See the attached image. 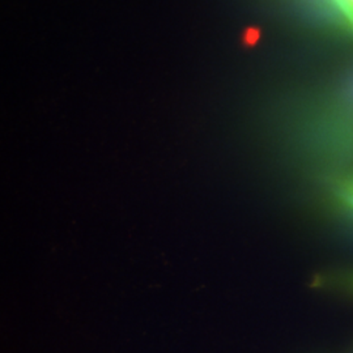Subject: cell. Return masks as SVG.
I'll return each instance as SVG.
<instances>
[{
    "mask_svg": "<svg viewBox=\"0 0 353 353\" xmlns=\"http://www.w3.org/2000/svg\"><path fill=\"white\" fill-rule=\"evenodd\" d=\"M316 284L319 285V288L334 290L353 299V270L323 275Z\"/></svg>",
    "mask_w": 353,
    "mask_h": 353,
    "instance_id": "1",
    "label": "cell"
},
{
    "mask_svg": "<svg viewBox=\"0 0 353 353\" xmlns=\"http://www.w3.org/2000/svg\"><path fill=\"white\" fill-rule=\"evenodd\" d=\"M345 192H347V195H348V196H350V198L353 201V179L347 183V186H345Z\"/></svg>",
    "mask_w": 353,
    "mask_h": 353,
    "instance_id": "2",
    "label": "cell"
}]
</instances>
